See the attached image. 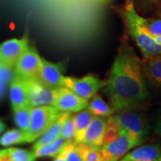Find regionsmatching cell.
<instances>
[{"mask_svg":"<svg viewBox=\"0 0 161 161\" xmlns=\"http://www.w3.org/2000/svg\"><path fill=\"white\" fill-rule=\"evenodd\" d=\"M119 161H123V160H119Z\"/></svg>","mask_w":161,"mask_h":161,"instance_id":"obj_36","label":"cell"},{"mask_svg":"<svg viewBox=\"0 0 161 161\" xmlns=\"http://www.w3.org/2000/svg\"><path fill=\"white\" fill-rule=\"evenodd\" d=\"M88 104L89 99L80 98L68 88L62 86L58 89V96L53 106L61 112L77 113L87 108Z\"/></svg>","mask_w":161,"mask_h":161,"instance_id":"obj_9","label":"cell"},{"mask_svg":"<svg viewBox=\"0 0 161 161\" xmlns=\"http://www.w3.org/2000/svg\"><path fill=\"white\" fill-rule=\"evenodd\" d=\"M123 161H161V147L158 144L144 145L126 153Z\"/></svg>","mask_w":161,"mask_h":161,"instance_id":"obj_13","label":"cell"},{"mask_svg":"<svg viewBox=\"0 0 161 161\" xmlns=\"http://www.w3.org/2000/svg\"><path fill=\"white\" fill-rule=\"evenodd\" d=\"M95 115L92 114L90 110L82 109L77 112V114L73 115L74 123L75 127V142H81L86 132L87 128L89 127L90 124L92 123V119Z\"/></svg>","mask_w":161,"mask_h":161,"instance_id":"obj_17","label":"cell"},{"mask_svg":"<svg viewBox=\"0 0 161 161\" xmlns=\"http://www.w3.org/2000/svg\"><path fill=\"white\" fill-rule=\"evenodd\" d=\"M64 68L65 64L64 62L53 63L42 58L38 79L47 87L58 89L63 86Z\"/></svg>","mask_w":161,"mask_h":161,"instance_id":"obj_10","label":"cell"},{"mask_svg":"<svg viewBox=\"0 0 161 161\" xmlns=\"http://www.w3.org/2000/svg\"><path fill=\"white\" fill-rule=\"evenodd\" d=\"M104 85V81L99 80L94 75H89L81 78H74L69 76H64L63 80V86L68 88L80 98L91 99L97 94L99 89Z\"/></svg>","mask_w":161,"mask_h":161,"instance_id":"obj_5","label":"cell"},{"mask_svg":"<svg viewBox=\"0 0 161 161\" xmlns=\"http://www.w3.org/2000/svg\"><path fill=\"white\" fill-rule=\"evenodd\" d=\"M67 142H68V141H65L62 137H59L49 143L44 144V145H41L40 147L36 148L33 150V152H34L36 158H42V157L56 158L61 153L64 147Z\"/></svg>","mask_w":161,"mask_h":161,"instance_id":"obj_18","label":"cell"},{"mask_svg":"<svg viewBox=\"0 0 161 161\" xmlns=\"http://www.w3.org/2000/svg\"><path fill=\"white\" fill-rule=\"evenodd\" d=\"M123 17L127 31L141 50L143 58L161 54V46L154 40L142 24V16L139 14L132 0H127L123 10Z\"/></svg>","mask_w":161,"mask_h":161,"instance_id":"obj_2","label":"cell"},{"mask_svg":"<svg viewBox=\"0 0 161 161\" xmlns=\"http://www.w3.org/2000/svg\"><path fill=\"white\" fill-rule=\"evenodd\" d=\"M142 72L151 83L161 86V54L142 60Z\"/></svg>","mask_w":161,"mask_h":161,"instance_id":"obj_16","label":"cell"},{"mask_svg":"<svg viewBox=\"0 0 161 161\" xmlns=\"http://www.w3.org/2000/svg\"><path fill=\"white\" fill-rule=\"evenodd\" d=\"M82 161H103L101 147L92 146L84 142H76Z\"/></svg>","mask_w":161,"mask_h":161,"instance_id":"obj_20","label":"cell"},{"mask_svg":"<svg viewBox=\"0 0 161 161\" xmlns=\"http://www.w3.org/2000/svg\"><path fill=\"white\" fill-rule=\"evenodd\" d=\"M122 132V128L118 125V123L111 115L107 118V124L105 127V131L103 134V140H102V146L106 144L114 142Z\"/></svg>","mask_w":161,"mask_h":161,"instance_id":"obj_23","label":"cell"},{"mask_svg":"<svg viewBox=\"0 0 161 161\" xmlns=\"http://www.w3.org/2000/svg\"><path fill=\"white\" fill-rule=\"evenodd\" d=\"M70 114L71 113H68V112H63L58 119L55 121L38 138V141L33 145V150L40 147L41 145L49 143V142L59 138L61 136L65 120L67 119V117L70 115Z\"/></svg>","mask_w":161,"mask_h":161,"instance_id":"obj_15","label":"cell"},{"mask_svg":"<svg viewBox=\"0 0 161 161\" xmlns=\"http://www.w3.org/2000/svg\"><path fill=\"white\" fill-rule=\"evenodd\" d=\"M0 161H14L7 149L0 150Z\"/></svg>","mask_w":161,"mask_h":161,"instance_id":"obj_30","label":"cell"},{"mask_svg":"<svg viewBox=\"0 0 161 161\" xmlns=\"http://www.w3.org/2000/svg\"><path fill=\"white\" fill-rule=\"evenodd\" d=\"M27 36L22 39H12L0 44V55L5 63L14 66L19 58L29 47Z\"/></svg>","mask_w":161,"mask_h":161,"instance_id":"obj_11","label":"cell"},{"mask_svg":"<svg viewBox=\"0 0 161 161\" xmlns=\"http://www.w3.org/2000/svg\"><path fill=\"white\" fill-rule=\"evenodd\" d=\"M41 61L42 58L36 47L33 45H29L14 65L15 75L24 79H38Z\"/></svg>","mask_w":161,"mask_h":161,"instance_id":"obj_6","label":"cell"},{"mask_svg":"<svg viewBox=\"0 0 161 161\" xmlns=\"http://www.w3.org/2000/svg\"><path fill=\"white\" fill-rule=\"evenodd\" d=\"M29 87V104L31 107L54 105L58 96V89L44 85L39 79H27Z\"/></svg>","mask_w":161,"mask_h":161,"instance_id":"obj_8","label":"cell"},{"mask_svg":"<svg viewBox=\"0 0 161 161\" xmlns=\"http://www.w3.org/2000/svg\"><path fill=\"white\" fill-rule=\"evenodd\" d=\"M60 137H62L65 141H68V142H72V141L75 142V123H74V118H73V115L71 114H70V115L67 117V119L65 120L64 124Z\"/></svg>","mask_w":161,"mask_h":161,"instance_id":"obj_27","label":"cell"},{"mask_svg":"<svg viewBox=\"0 0 161 161\" xmlns=\"http://www.w3.org/2000/svg\"><path fill=\"white\" fill-rule=\"evenodd\" d=\"M62 151L65 156L66 161H82V158L77 147V143L74 141L68 142L65 144Z\"/></svg>","mask_w":161,"mask_h":161,"instance_id":"obj_26","label":"cell"},{"mask_svg":"<svg viewBox=\"0 0 161 161\" xmlns=\"http://www.w3.org/2000/svg\"><path fill=\"white\" fill-rule=\"evenodd\" d=\"M155 132L157 134H158L159 136H161V117L156 123Z\"/></svg>","mask_w":161,"mask_h":161,"instance_id":"obj_32","label":"cell"},{"mask_svg":"<svg viewBox=\"0 0 161 161\" xmlns=\"http://www.w3.org/2000/svg\"><path fill=\"white\" fill-rule=\"evenodd\" d=\"M2 62H4V61H3V59H2V57H1V55H0V63H2Z\"/></svg>","mask_w":161,"mask_h":161,"instance_id":"obj_35","label":"cell"},{"mask_svg":"<svg viewBox=\"0 0 161 161\" xmlns=\"http://www.w3.org/2000/svg\"><path fill=\"white\" fill-rule=\"evenodd\" d=\"M54 161H66L65 160V156L64 154L63 151H61V153L58 157H56V159Z\"/></svg>","mask_w":161,"mask_h":161,"instance_id":"obj_33","label":"cell"},{"mask_svg":"<svg viewBox=\"0 0 161 161\" xmlns=\"http://www.w3.org/2000/svg\"><path fill=\"white\" fill-rule=\"evenodd\" d=\"M7 150L14 161H35L37 158L33 151L18 148H8Z\"/></svg>","mask_w":161,"mask_h":161,"instance_id":"obj_25","label":"cell"},{"mask_svg":"<svg viewBox=\"0 0 161 161\" xmlns=\"http://www.w3.org/2000/svg\"><path fill=\"white\" fill-rule=\"evenodd\" d=\"M141 2L142 6L146 8H150V7L161 4V0H141Z\"/></svg>","mask_w":161,"mask_h":161,"instance_id":"obj_29","label":"cell"},{"mask_svg":"<svg viewBox=\"0 0 161 161\" xmlns=\"http://www.w3.org/2000/svg\"><path fill=\"white\" fill-rule=\"evenodd\" d=\"M7 85H8L7 83L0 81V99L5 97L6 91H7Z\"/></svg>","mask_w":161,"mask_h":161,"instance_id":"obj_31","label":"cell"},{"mask_svg":"<svg viewBox=\"0 0 161 161\" xmlns=\"http://www.w3.org/2000/svg\"><path fill=\"white\" fill-rule=\"evenodd\" d=\"M102 90L115 112L134 109L149 98L144 80L142 60L139 58L127 36L121 40L109 75Z\"/></svg>","mask_w":161,"mask_h":161,"instance_id":"obj_1","label":"cell"},{"mask_svg":"<svg viewBox=\"0 0 161 161\" xmlns=\"http://www.w3.org/2000/svg\"><path fill=\"white\" fill-rule=\"evenodd\" d=\"M31 108L30 105L23 106L21 108H18L14 110V120L21 131L26 132L28 130L30 125V121H31Z\"/></svg>","mask_w":161,"mask_h":161,"instance_id":"obj_21","label":"cell"},{"mask_svg":"<svg viewBox=\"0 0 161 161\" xmlns=\"http://www.w3.org/2000/svg\"><path fill=\"white\" fill-rule=\"evenodd\" d=\"M10 99L13 110L29 104V87L27 79L14 75L10 82Z\"/></svg>","mask_w":161,"mask_h":161,"instance_id":"obj_12","label":"cell"},{"mask_svg":"<svg viewBox=\"0 0 161 161\" xmlns=\"http://www.w3.org/2000/svg\"><path fill=\"white\" fill-rule=\"evenodd\" d=\"M87 108L92 112L95 116L108 117L115 112L113 108L107 103L99 95H94L89 101Z\"/></svg>","mask_w":161,"mask_h":161,"instance_id":"obj_19","label":"cell"},{"mask_svg":"<svg viewBox=\"0 0 161 161\" xmlns=\"http://www.w3.org/2000/svg\"><path fill=\"white\" fill-rule=\"evenodd\" d=\"M63 112L51 105L32 107L28 130L25 132L26 142H32L58 119Z\"/></svg>","mask_w":161,"mask_h":161,"instance_id":"obj_3","label":"cell"},{"mask_svg":"<svg viewBox=\"0 0 161 161\" xmlns=\"http://www.w3.org/2000/svg\"><path fill=\"white\" fill-rule=\"evenodd\" d=\"M140 145L124 130L114 142L101 146L103 161H119L128 151Z\"/></svg>","mask_w":161,"mask_h":161,"instance_id":"obj_7","label":"cell"},{"mask_svg":"<svg viewBox=\"0 0 161 161\" xmlns=\"http://www.w3.org/2000/svg\"><path fill=\"white\" fill-rule=\"evenodd\" d=\"M26 142L25 132L20 129H12L6 132L0 137V145L3 147H10L13 145L24 143Z\"/></svg>","mask_w":161,"mask_h":161,"instance_id":"obj_22","label":"cell"},{"mask_svg":"<svg viewBox=\"0 0 161 161\" xmlns=\"http://www.w3.org/2000/svg\"><path fill=\"white\" fill-rule=\"evenodd\" d=\"M142 24L153 37L161 36V14L158 17H142Z\"/></svg>","mask_w":161,"mask_h":161,"instance_id":"obj_24","label":"cell"},{"mask_svg":"<svg viewBox=\"0 0 161 161\" xmlns=\"http://www.w3.org/2000/svg\"><path fill=\"white\" fill-rule=\"evenodd\" d=\"M122 130L126 132L133 140L141 144L148 133V125L142 114L133 109L117 111L113 115Z\"/></svg>","mask_w":161,"mask_h":161,"instance_id":"obj_4","label":"cell"},{"mask_svg":"<svg viewBox=\"0 0 161 161\" xmlns=\"http://www.w3.org/2000/svg\"><path fill=\"white\" fill-rule=\"evenodd\" d=\"M14 75H15L14 66L10 65L5 62L0 63V81L10 84Z\"/></svg>","mask_w":161,"mask_h":161,"instance_id":"obj_28","label":"cell"},{"mask_svg":"<svg viewBox=\"0 0 161 161\" xmlns=\"http://www.w3.org/2000/svg\"><path fill=\"white\" fill-rule=\"evenodd\" d=\"M5 129H6V125L4 124V122H3L2 119L0 118V134L4 132V130H5Z\"/></svg>","mask_w":161,"mask_h":161,"instance_id":"obj_34","label":"cell"},{"mask_svg":"<svg viewBox=\"0 0 161 161\" xmlns=\"http://www.w3.org/2000/svg\"><path fill=\"white\" fill-rule=\"evenodd\" d=\"M106 124H107L106 117L94 116L92 123L87 128L81 142L92 145V146L101 147Z\"/></svg>","mask_w":161,"mask_h":161,"instance_id":"obj_14","label":"cell"}]
</instances>
